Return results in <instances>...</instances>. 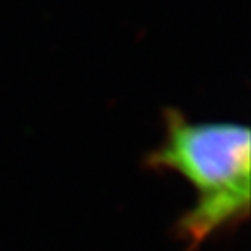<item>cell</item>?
I'll return each mask as SVG.
<instances>
[{
    "label": "cell",
    "instance_id": "1",
    "mask_svg": "<svg viewBox=\"0 0 251 251\" xmlns=\"http://www.w3.org/2000/svg\"><path fill=\"white\" fill-rule=\"evenodd\" d=\"M165 136L146 167L182 174L197 189V201L176 224L189 250L250 213V130L235 123H194L180 111L164 112Z\"/></svg>",
    "mask_w": 251,
    "mask_h": 251
}]
</instances>
